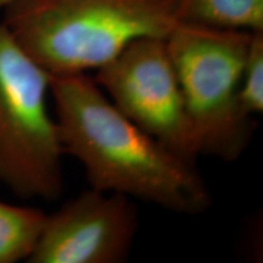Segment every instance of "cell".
Returning <instances> with one entry per match:
<instances>
[{
	"mask_svg": "<svg viewBox=\"0 0 263 263\" xmlns=\"http://www.w3.org/2000/svg\"><path fill=\"white\" fill-rule=\"evenodd\" d=\"M65 154L80 161L90 188L199 215L211 205L194 167L128 118L88 73L50 76Z\"/></svg>",
	"mask_w": 263,
	"mask_h": 263,
	"instance_id": "6da1fadb",
	"label": "cell"
},
{
	"mask_svg": "<svg viewBox=\"0 0 263 263\" xmlns=\"http://www.w3.org/2000/svg\"><path fill=\"white\" fill-rule=\"evenodd\" d=\"M178 0H17L4 21L50 76L87 73L141 38H166Z\"/></svg>",
	"mask_w": 263,
	"mask_h": 263,
	"instance_id": "7a4b0ae2",
	"label": "cell"
},
{
	"mask_svg": "<svg viewBox=\"0 0 263 263\" xmlns=\"http://www.w3.org/2000/svg\"><path fill=\"white\" fill-rule=\"evenodd\" d=\"M254 32L178 21L166 42L178 77L197 156L238 160L251 140L239 83Z\"/></svg>",
	"mask_w": 263,
	"mask_h": 263,
	"instance_id": "3957f363",
	"label": "cell"
},
{
	"mask_svg": "<svg viewBox=\"0 0 263 263\" xmlns=\"http://www.w3.org/2000/svg\"><path fill=\"white\" fill-rule=\"evenodd\" d=\"M50 74L0 24V183L22 197L52 200L64 189L62 147L49 110Z\"/></svg>",
	"mask_w": 263,
	"mask_h": 263,
	"instance_id": "277c9868",
	"label": "cell"
},
{
	"mask_svg": "<svg viewBox=\"0 0 263 263\" xmlns=\"http://www.w3.org/2000/svg\"><path fill=\"white\" fill-rule=\"evenodd\" d=\"M94 80L128 118L163 145L197 157L178 77L164 38H141L99 68Z\"/></svg>",
	"mask_w": 263,
	"mask_h": 263,
	"instance_id": "5b68a950",
	"label": "cell"
},
{
	"mask_svg": "<svg viewBox=\"0 0 263 263\" xmlns=\"http://www.w3.org/2000/svg\"><path fill=\"white\" fill-rule=\"evenodd\" d=\"M130 197L90 188L47 216L29 263H121L138 232Z\"/></svg>",
	"mask_w": 263,
	"mask_h": 263,
	"instance_id": "8992f818",
	"label": "cell"
},
{
	"mask_svg": "<svg viewBox=\"0 0 263 263\" xmlns=\"http://www.w3.org/2000/svg\"><path fill=\"white\" fill-rule=\"evenodd\" d=\"M180 22L263 32V0H178Z\"/></svg>",
	"mask_w": 263,
	"mask_h": 263,
	"instance_id": "52a82bcc",
	"label": "cell"
},
{
	"mask_svg": "<svg viewBox=\"0 0 263 263\" xmlns=\"http://www.w3.org/2000/svg\"><path fill=\"white\" fill-rule=\"evenodd\" d=\"M47 216L35 207L0 200V263L27 261L37 245Z\"/></svg>",
	"mask_w": 263,
	"mask_h": 263,
	"instance_id": "ba28073f",
	"label": "cell"
},
{
	"mask_svg": "<svg viewBox=\"0 0 263 263\" xmlns=\"http://www.w3.org/2000/svg\"><path fill=\"white\" fill-rule=\"evenodd\" d=\"M239 104L246 117L263 112V32H254L239 83Z\"/></svg>",
	"mask_w": 263,
	"mask_h": 263,
	"instance_id": "9c48e42d",
	"label": "cell"
},
{
	"mask_svg": "<svg viewBox=\"0 0 263 263\" xmlns=\"http://www.w3.org/2000/svg\"><path fill=\"white\" fill-rule=\"evenodd\" d=\"M17 0H0V10H5L8 6H10Z\"/></svg>",
	"mask_w": 263,
	"mask_h": 263,
	"instance_id": "30bf717a",
	"label": "cell"
}]
</instances>
